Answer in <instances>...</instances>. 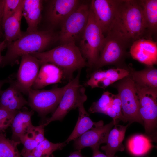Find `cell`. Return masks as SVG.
Instances as JSON below:
<instances>
[{
    "label": "cell",
    "mask_w": 157,
    "mask_h": 157,
    "mask_svg": "<svg viewBox=\"0 0 157 157\" xmlns=\"http://www.w3.org/2000/svg\"><path fill=\"white\" fill-rule=\"evenodd\" d=\"M113 27L132 44L144 38L147 32L140 0H120Z\"/></svg>",
    "instance_id": "obj_1"
},
{
    "label": "cell",
    "mask_w": 157,
    "mask_h": 157,
    "mask_svg": "<svg viewBox=\"0 0 157 157\" xmlns=\"http://www.w3.org/2000/svg\"><path fill=\"white\" fill-rule=\"evenodd\" d=\"M56 38L51 30L23 33L20 37L8 45L0 67L12 64L23 55L44 51Z\"/></svg>",
    "instance_id": "obj_2"
},
{
    "label": "cell",
    "mask_w": 157,
    "mask_h": 157,
    "mask_svg": "<svg viewBox=\"0 0 157 157\" xmlns=\"http://www.w3.org/2000/svg\"><path fill=\"white\" fill-rule=\"evenodd\" d=\"M31 55L38 59L41 65L49 63L60 67L70 80L74 71L88 65L75 42L63 44L49 50Z\"/></svg>",
    "instance_id": "obj_3"
},
{
    "label": "cell",
    "mask_w": 157,
    "mask_h": 157,
    "mask_svg": "<svg viewBox=\"0 0 157 157\" xmlns=\"http://www.w3.org/2000/svg\"><path fill=\"white\" fill-rule=\"evenodd\" d=\"M105 38V36L90 7L88 21L82 36L79 49L90 67L96 65Z\"/></svg>",
    "instance_id": "obj_4"
},
{
    "label": "cell",
    "mask_w": 157,
    "mask_h": 157,
    "mask_svg": "<svg viewBox=\"0 0 157 157\" xmlns=\"http://www.w3.org/2000/svg\"><path fill=\"white\" fill-rule=\"evenodd\" d=\"M79 71L76 76L67 83V88L57 107L51 116L43 124L44 126L52 121H62L71 110L78 108L87 100L85 89L80 83V70Z\"/></svg>",
    "instance_id": "obj_5"
},
{
    "label": "cell",
    "mask_w": 157,
    "mask_h": 157,
    "mask_svg": "<svg viewBox=\"0 0 157 157\" xmlns=\"http://www.w3.org/2000/svg\"><path fill=\"white\" fill-rule=\"evenodd\" d=\"M90 8L81 4L61 23L59 39L63 44L75 42L82 36L87 25Z\"/></svg>",
    "instance_id": "obj_6"
},
{
    "label": "cell",
    "mask_w": 157,
    "mask_h": 157,
    "mask_svg": "<svg viewBox=\"0 0 157 157\" xmlns=\"http://www.w3.org/2000/svg\"><path fill=\"white\" fill-rule=\"evenodd\" d=\"M131 44L117 30L112 27L106 34L95 66L99 68L117 62L122 56L126 48Z\"/></svg>",
    "instance_id": "obj_7"
},
{
    "label": "cell",
    "mask_w": 157,
    "mask_h": 157,
    "mask_svg": "<svg viewBox=\"0 0 157 157\" xmlns=\"http://www.w3.org/2000/svg\"><path fill=\"white\" fill-rule=\"evenodd\" d=\"M67 86V84L61 87L48 90L31 89L28 94V104L40 115L45 116L56 109Z\"/></svg>",
    "instance_id": "obj_8"
},
{
    "label": "cell",
    "mask_w": 157,
    "mask_h": 157,
    "mask_svg": "<svg viewBox=\"0 0 157 157\" xmlns=\"http://www.w3.org/2000/svg\"><path fill=\"white\" fill-rule=\"evenodd\" d=\"M118 94L122 101V109L126 122L130 125L135 122L143 125L139 113V101L135 81L128 78L118 87Z\"/></svg>",
    "instance_id": "obj_9"
},
{
    "label": "cell",
    "mask_w": 157,
    "mask_h": 157,
    "mask_svg": "<svg viewBox=\"0 0 157 157\" xmlns=\"http://www.w3.org/2000/svg\"><path fill=\"white\" fill-rule=\"evenodd\" d=\"M41 65L40 61L31 54L21 57L15 83L22 93L28 95L36 79Z\"/></svg>",
    "instance_id": "obj_10"
},
{
    "label": "cell",
    "mask_w": 157,
    "mask_h": 157,
    "mask_svg": "<svg viewBox=\"0 0 157 157\" xmlns=\"http://www.w3.org/2000/svg\"><path fill=\"white\" fill-rule=\"evenodd\" d=\"M120 0H93L90 8L95 20L106 35L115 23Z\"/></svg>",
    "instance_id": "obj_11"
},
{
    "label": "cell",
    "mask_w": 157,
    "mask_h": 157,
    "mask_svg": "<svg viewBox=\"0 0 157 157\" xmlns=\"http://www.w3.org/2000/svg\"><path fill=\"white\" fill-rule=\"evenodd\" d=\"M115 125L112 120L105 125L97 127L87 131L74 140V149L81 150L88 147L92 149L99 147L101 144L106 143L108 134Z\"/></svg>",
    "instance_id": "obj_12"
},
{
    "label": "cell",
    "mask_w": 157,
    "mask_h": 157,
    "mask_svg": "<svg viewBox=\"0 0 157 157\" xmlns=\"http://www.w3.org/2000/svg\"><path fill=\"white\" fill-rule=\"evenodd\" d=\"M130 53L134 59L146 65L157 63V43L149 39L142 38L134 42L130 46Z\"/></svg>",
    "instance_id": "obj_13"
},
{
    "label": "cell",
    "mask_w": 157,
    "mask_h": 157,
    "mask_svg": "<svg viewBox=\"0 0 157 157\" xmlns=\"http://www.w3.org/2000/svg\"><path fill=\"white\" fill-rule=\"evenodd\" d=\"M65 79L70 81L60 68L52 63H43L41 65L32 89L39 90L50 85L60 83Z\"/></svg>",
    "instance_id": "obj_14"
},
{
    "label": "cell",
    "mask_w": 157,
    "mask_h": 157,
    "mask_svg": "<svg viewBox=\"0 0 157 157\" xmlns=\"http://www.w3.org/2000/svg\"><path fill=\"white\" fill-rule=\"evenodd\" d=\"M80 4L77 0H52L48 8V19L53 26L61 24Z\"/></svg>",
    "instance_id": "obj_15"
},
{
    "label": "cell",
    "mask_w": 157,
    "mask_h": 157,
    "mask_svg": "<svg viewBox=\"0 0 157 157\" xmlns=\"http://www.w3.org/2000/svg\"><path fill=\"white\" fill-rule=\"evenodd\" d=\"M139 113L146 133L151 136L157 126V101L149 97L141 99L139 101Z\"/></svg>",
    "instance_id": "obj_16"
},
{
    "label": "cell",
    "mask_w": 157,
    "mask_h": 157,
    "mask_svg": "<svg viewBox=\"0 0 157 157\" xmlns=\"http://www.w3.org/2000/svg\"><path fill=\"white\" fill-rule=\"evenodd\" d=\"M15 82L11 83L6 89L0 91V108L10 111L21 109L28 104Z\"/></svg>",
    "instance_id": "obj_17"
},
{
    "label": "cell",
    "mask_w": 157,
    "mask_h": 157,
    "mask_svg": "<svg viewBox=\"0 0 157 157\" xmlns=\"http://www.w3.org/2000/svg\"><path fill=\"white\" fill-rule=\"evenodd\" d=\"M42 2L40 0H22V14L28 24L26 32L38 30V26L41 19Z\"/></svg>",
    "instance_id": "obj_18"
},
{
    "label": "cell",
    "mask_w": 157,
    "mask_h": 157,
    "mask_svg": "<svg viewBox=\"0 0 157 157\" xmlns=\"http://www.w3.org/2000/svg\"><path fill=\"white\" fill-rule=\"evenodd\" d=\"M129 126L117 125L110 131L107 138L106 144L101 147L106 155L109 157H115L118 151H122L124 149L122 143L126 129Z\"/></svg>",
    "instance_id": "obj_19"
},
{
    "label": "cell",
    "mask_w": 157,
    "mask_h": 157,
    "mask_svg": "<svg viewBox=\"0 0 157 157\" xmlns=\"http://www.w3.org/2000/svg\"><path fill=\"white\" fill-rule=\"evenodd\" d=\"M83 104H81L78 108L79 113L78 119L72 132L65 141L67 144L71 141L75 140L89 130L104 125L102 120L94 122L91 119Z\"/></svg>",
    "instance_id": "obj_20"
},
{
    "label": "cell",
    "mask_w": 157,
    "mask_h": 157,
    "mask_svg": "<svg viewBox=\"0 0 157 157\" xmlns=\"http://www.w3.org/2000/svg\"><path fill=\"white\" fill-rule=\"evenodd\" d=\"M22 2L15 13L7 19L2 26L4 32V41L7 47L23 34L21 30Z\"/></svg>",
    "instance_id": "obj_21"
},
{
    "label": "cell",
    "mask_w": 157,
    "mask_h": 157,
    "mask_svg": "<svg viewBox=\"0 0 157 157\" xmlns=\"http://www.w3.org/2000/svg\"><path fill=\"white\" fill-rule=\"evenodd\" d=\"M33 113L32 111L17 112L11 125L13 140L20 141V138L31 129L33 126L31 121V117Z\"/></svg>",
    "instance_id": "obj_22"
},
{
    "label": "cell",
    "mask_w": 157,
    "mask_h": 157,
    "mask_svg": "<svg viewBox=\"0 0 157 157\" xmlns=\"http://www.w3.org/2000/svg\"><path fill=\"white\" fill-rule=\"evenodd\" d=\"M129 73L127 70L120 68L110 69L106 70H99L92 74L86 84L94 88L96 87L97 83L103 79H109L114 83L127 76Z\"/></svg>",
    "instance_id": "obj_23"
},
{
    "label": "cell",
    "mask_w": 157,
    "mask_h": 157,
    "mask_svg": "<svg viewBox=\"0 0 157 157\" xmlns=\"http://www.w3.org/2000/svg\"><path fill=\"white\" fill-rule=\"evenodd\" d=\"M147 33H156L157 29V0H140Z\"/></svg>",
    "instance_id": "obj_24"
},
{
    "label": "cell",
    "mask_w": 157,
    "mask_h": 157,
    "mask_svg": "<svg viewBox=\"0 0 157 157\" xmlns=\"http://www.w3.org/2000/svg\"><path fill=\"white\" fill-rule=\"evenodd\" d=\"M153 147L151 139L142 134L133 135L129 140L127 143L129 151L136 156L145 154Z\"/></svg>",
    "instance_id": "obj_25"
},
{
    "label": "cell",
    "mask_w": 157,
    "mask_h": 157,
    "mask_svg": "<svg viewBox=\"0 0 157 157\" xmlns=\"http://www.w3.org/2000/svg\"><path fill=\"white\" fill-rule=\"evenodd\" d=\"M133 80L142 86L156 89L157 86V70L151 68L134 72Z\"/></svg>",
    "instance_id": "obj_26"
},
{
    "label": "cell",
    "mask_w": 157,
    "mask_h": 157,
    "mask_svg": "<svg viewBox=\"0 0 157 157\" xmlns=\"http://www.w3.org/2000/svg\"><path fill=\"white\" fill-rule=\"evenodd\" d=\"M66 144L65 142L53 143L45 138L38 144L31 153L36 157H50L53 152L62 149Z\"/></svg>",
    "instance_id": "obj_27"
},
{
    "label": "cell",
    "mask_w": 157,
    "mask_h": 157,
    "mask_svg": "<svg viewBox=\"0 0 157 157\" xmlns=\"http://www.w3.org/2000/svg\"><path fill=\"white\" fill-rule=\"evenodd\" d=\"M20 142L7 138L5 134L0 133V153L2 157H21L17 148Z\"/></svg>",
    "instance_id": "obj_28"
},
{
    "label": "cell",
    "mask_w": 157,
    "mask_h": 157,
    "mask_svg": "<svg viewBox=\"0 0 157 157\" xmlns=\"http://www.w3.org/2000/svg\"><path fill=\"white\" fill-rule=\"evenodd\" d=\"M112 94L108 91L104 92L97 101L92 104L89 110V112L105 114L108 107L111 105Z\"/></svg>",
    "instance_id": "obj_29"
},
{
    "label": "cell",
    "mask_w": 157,
    "mask_h": 157,
    "mask_svg": "<svg viewBox=\"0 0 157 157\" xmlns=\"http://www.w3.org/2000/svg\"><path fill=\"white\" fill-rule=\"evenodd\" d=\"M22 0H4L3 2L2 26L5 21L14 14L17 10Z\"/></svg>",
    "instance_id": "obj_30"
},
{
    "label": "cell",
    "mask_w": 157,
    "mask_h": 157,
    "mask_svg": "<svg viewBox=\"0 0 157 157\" xmlns=\"http://www.w3.org/2000/svg\"><path fill=\"white\" fill-rule=\"evenodd\" d=\"M18 110L10 111L0 108V133H2L11 125Z\"/></svg>",
    "instance_id": "obj_31"
},
{
    "label": "cell",
    "mask_w": 157,
    "mask_h": 157,
    "mask_svg": "<svg viewBox=\"0 0 157 157\" xmlns=\"http://www.w3.org/2000/svg\"><path fill=\"white\" fill-rule=\"evenodd\" d=\"M33 127L29 132L20 138V142L24 145L22 151L32 152L38 144L33 134L32 131Z\"/></svg>",
    "instance_id": "obj_32"
},
{
    "label": "cell",
    "mask_w": 157,
    "mask_h": 157,
    "mask_svg": "<svg viewBox=\"0 0 157 157\" xmlns=\"http://www.w3.org/2000/svg\"><path fill=\"white\" fill-rule=\"evenodd\" d=\"M44 127L42 124L37 126H33L32 128L34 136L38 144L46 138L44 136Z\"/></svg>",
    "instance_id": "obj_33"
},
{
    "label": "cell",
    "mask_w": 157,
    "mask_h": 157,
    "mask_svg": "<svg viewBox=\"0 0 157 157\" xmlns=\"http://www.w3.org/2000/svg\"><path fill=\"white\" fill-rule=\"evenodd\" d=\"M110 106L116 113L118 120L126 122L122 113V107L119 106L114 105H111Z\"/></svg>",
    "instance_id": "obj_34"
},
{
    "label": "cell",
    "mask_w": 157,
    "mask_h": 157,
    "mask_svg": "<svg viewBox=\"0 0 157 157\" xmlns=\"http://www.w3.org/2000/svg\"><path fill=\"white\" fill-rule=\"evenodd\" d=\"M105 114H106L113 118L115 125L117 124L118 121L116 114L110 106H109L106 110Z\"/></svg>",
    "instance_id": "obj_35"
},
{
    "label": "cell",
    "mask_w": 157,
    "mask_h": 157,
    "mask_svg": "<svg viewBox=\"0 0 157 157\" xmlns=\"http://www.w3.org/2000/svg\"><path fill=\"white\" fill-rule=\"evenodd\" d=\"M111 105H116L122 107V101L119 96L117 95L112 94Z\"/></svg>",
    "instance_id": "obj_36"
},
{
    "label": "cell",
    "mask_w": 157,
    "mask_h": 157,
    "mask_svg": "<svg viewBox=\"0 0 157 157\" xmlns=\"http://www.w3.org/2000/svg\"><path fill=\"white\" fill-rule=\"evenodd\" d=\"M99 149V147H96L92 149L93 153L92 157H109L100 151Z\"/></svg>",
    "instance_id": "obj_37"
},
{
    "label": "cell",
    "mask_w": 157,
    "mask_h": 157,
    "mask_svg": "<svg viewBox=\"0 0 157 157\" xmlns=\"http://www.w3.org/2000/svg\"><path fill=\"white\" fill-rule=\"evenodd\" d=\"M3 0H0V38H1L3 35L2 30V22L3 16Z\"/></svg>",
    "instance_id": "obj_38"
},
{
    "label": "cell",
    "mask_w": 157,
    "mask_h": 157,
    "mask_svg": "<svg viewBox=\"0 0 157 157\" xmlns=\"http://www.w3.org/2000/svg\"><path fill=\"white\" fill-rule=\"evenodd\" d=\"M7 47V45L4 40L0 42V65L2 61L3 57L1 55V52Z\"/></svg>",
    "instance_id": "obj_39"
},
{
    "label": "cell",
    "mask_w": 157,
    "mask_h": 157,
    "mask_svg": "<svg viewBox=\"0 0 157 157\" xmlns=\"http://www.w3.org/2000/svg\"><path fill=\"white\" fill-rule=\"evenodd\" d=\"M68 157H85L81 154L80 150H77L71 153Z\"/></svg>",
    "instance_id": "obj_40"
},
{
    "label": "cell",
    "mask_w": 157,
    "mask_h": 157,
    "mask_svg": "<svg viewBox=\"0 0 157 157\" xmlns=\"http://www.w3.org/2000/svg\"><path fill=\"white\" fill-rule=\"evenodd\" d=\"M23 157H36L33 155L31 152H27L22 151L21 153ZM50 157H54L52 154Z\"/></svg>",
    "instance_id": "obj_41"
},
{
    "label": "cell",
    "mask_w": 157,
    "mask_h": 157,
    "mask_svg": "<svg viewBox=\"0 0 157 157\" xmlns=\"http://www.w3.org/2000/svg\"><path fill=\"white\" fill-rule=\"evenodd\" d=\"M6 80H4L3 81H0V91L1 90V88L3 85V84L6 82Z\"/></svg>",
    "instance_id": "obj_42"
},
{
    "label": "cell",
    "mask_w": 157,
    "mask_h": 157,
    "mask_svg": "<svg viewBox=\"0 0 157 157\" xmlns=\"http://www.w3.org/2000/svg\"><path fill=\"white\" fill-rule=\"evenodd\" d=\"M0 157H2L1 154H0Z\"/></svg>",
    "instance_id": "obj_43"
},
{
    "label": "cell",
    "mask_w": 157,
    "mask_h": 157,
    "mask_svg": "<svg viewBox=\"0 0 157 157\" xmlns=\"http://www.w3.org/2000/svg\"></svg>",
    "instance_id": "obj_44"
}]
</instances>
